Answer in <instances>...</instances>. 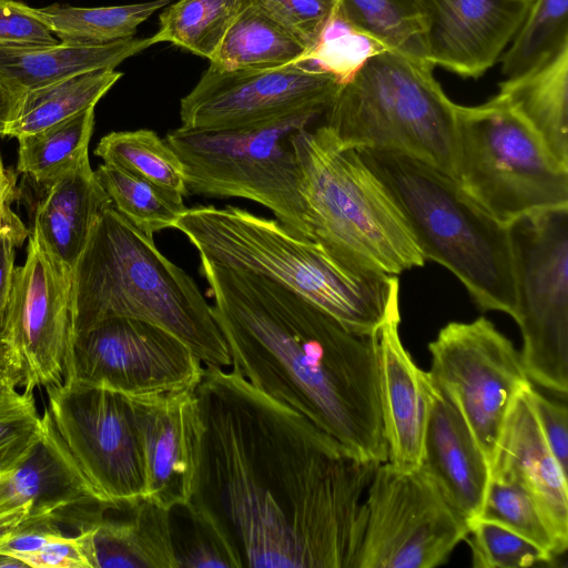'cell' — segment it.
Masks as SVG:
<instances>
[{"instance_id":"cell-1","label":"cell","mask_w":568,"mask_h":568,"mask_svg":"<svg viewBox=\"0 0 568 568\" xmlns=\"http://www.w3.org/2000/svg\"><path fill=\"white\" fill-rule=\"evenodd\" d=\"M197 465L187 505L233 568H356L365 495L379 464L232 369L205 366L194 388Z\"/></svg>"},{"instance_id":"cell-2","label":"cell","mask_w":568,"mask_h":568,"mask_svg":"<svg viewBox=\"0 0 568 568\" xmlns=\"http://www.w3.org/2000/svg\"><path fill=\"white\" fill-rule=\"evenodd\" d=\"M200 258L231 367L354 455L387 462L374 336L271 278Z\"/></svg>"},{"instance_id":"cell-3","label":"cell","mask_w":568,"mask_h":568,"mask_svg":"<svg viewBox=\"0 0 568 568\" xmlns=\"http://www.w3.org/2000/svg\"><path fill=\"white\" fill-rule=\"evenodd\" d=\"M173 229L200 257L271 278L358 335H373L399 297L398 276L242 207H187Z\"/></svg>"},{"instance_id":"cell-4","label":"cell","mask_w":568,"mask_h":568,"mask_svg":"<svg viewBox=\"0 0 568 568\" xmlns=\"http://www.w3.org/2000/svg\"><path fill=\"white\" fill-rule=\"evenodd\" d=\"M73 271L74 333L108 318L139 320L179 337L204 366H232L212 306L195 281L113 205L95 222Z\"/></svg>"},{"instance_id":"cell-5","label":"cell","mask_w":568,"mask_h":568,"mask_svg":"<svg viewBox=\"0 0 568 568\" xmlns=\"http://www.w3.org/2000/svg\"><path fill=\"white\" fill-rule=\"evenodd\" d=\"M403 214L424 258L452 272L481 311L517 318L508 226L479 206L448 173L408 154L355 150Z\"/></svg>"},{"instance_id":"cell-6","label":"cell","mask_w":568,"mask_h":568,"mask_svg":"<svg viewBox=\"0 0 568 568\" xmlns=\"http://www.w3.org/2000/svg\"><path fill=\"white\" fill-rule=\"evenodd\" d=\"M291 141L316 242L389 275L425 264L403 214L354 149L341 148L323 124Z\"/></svg>"},{"instance_id":"cell-7","label":"cell","mask_w":568,"mask_h":568,"mask_svg":"<svg viewBox=\"0 0 568 568\" xmlns=\"http://www.w3.org/2000/svg\"><path fill=\"white\" fill-rule=\"evenodd\" d=\"M428 61L393 50L373 55L323 113L343 149L392 150L454 176L456 103Z\"/></svg>"},{"instance_id":"cell-8","label":"cell","mask_w":568,"mask_h":568,"mask_svg":"<svg viewBox=\"0 0 568 568\" xmlns=\"http://www.w3.org/2000/svg\"><path fill=\"white\" fill-rule=\"evenodd\" d=\"M454 179L506 226L536 211L568 206V168L498 94L480 105L456 104Z\"/></svg>"},{"instance_id":"cell-9","label":"cell","mask_w":568,"mask_h":568,"mask_svg":"<svg viewBox=\"0 0 568 568\" xmlns=\"http://www.w3.org/2000/svg\"><path fill=\"white\" fill-rule=\"evenodd\" d=\"M317 118L303 114L245 130L176 128L164 140L182 163L187 194L253 201L297 236L314 240L291 139Z\"/></svg>"},{"instance_id":"cell-10","label":"cell","mask_w":568,"mask_h":568,"mask_svg":"<svg viewBox=\"0 0 568 568\" xmlns=\"http://www.w3.org/2000/svg\"><path fill=\"white\" fill-rule=\"evenodd\" d=\"M525 369L534 384L568 392V206L536 211L508 225Z\"/></svg>"},{"instance_id":"cell-11","label":"cell","mask_w":568,"mask_h":568,"mask_svg":"<svg viewBox=\"0 0 568 568\" xmlns=\"http://www.w3.org/2000/svg\"><path fill=\"white\" fill-rule=\"evenodd\" d=\"M366 520L356 568H434L445 564L468 535L422 467L385 462L365 495Z\"/></svg>"},{"instance_id":"cell-12","label":"cell","mask_w":568,"mask_h":568,"mask_svg":"<svg viewBox=\"0 0 568 568\" xmlns=\"http://www.w3.org/2000/svg\"><path fill=\"white\" fill-rule=\"evenodd\" d=\"M428 351L433 384L457 405L491 468L514 399L534 386L520 351L484 316L449 322Z\"/></svg>"},{"instance_id":"cell-13","label":"cell","mask_w":568,"mask_h":568,"mask_svg":"<svg viewBox=\"0 0 568 568\" xmlns=\"http://www.w3.org/2000/svg\"><path fill=\"white\" fill-rule=\"evenodd\" d=\"M204 367L184 342L164 328L114 317L73 334L62 382L144 397L194 389Z\"/></svg>"},{"instance_id":"cell-14","label":"cell","mask_w":568,"mask_h":568,"mask_svg":"<svg viewBox=\"0 0 568 568\" xmlns=\"http://www.w3.org/2000/svg\"><path fill=\"white\" fill-rule=\"evenodd\" d=\"M52 422L98 499L124 508L144 495L139 434L130 399L73 382L47 387Z\"/></svg>"},{"instance_id":"cell-15","label":"cell","mask_w":568,"mask_h":568,"mask_svg":"<svg viewBox=\"0 0 568 568\" xmlns=\"http://www.w3.org/2000/svg\"><path fill=\"white\" fill-rule=\"evenodd\" d=\"M342 84L305 63L261 70L207 67L180 101L182 131L256 129L292 116H321Z\"/></svg>"},{"instance_id":"cell-16","label":"cell","mask_w":568,"mask_h":568,"mask_svg":"<svg viewBox=\"0 0 568 568\" xmlns=\"http://www.w3.org/2000/svg\"><path fill=\"white\" fill-rule=\"evenodd\" d=\"M74 317V271L30 229L26 262L13 273L3 337L20 362L22 389L47 388L63 381Z\"/></svg>"},{"instance_id":"cell-17","label":"cell","mask_w":568,"mask_h":568,"mask_svg":"<svg viewBox=\"0 0 568 568\" xmlns=\"http://www.w3.org/2000/svg\"><path fill=\"white\" fill-rule=\"evenodd\" d=\"M128 398L142 453L143 499L164 509L186 505L194 489L200 438L194 389Z\"/></svg>"},{"instance_id":"cell-18","label":"cell","mask_w":568,"mask_h":568,"mask_svg":"<svg viewBox=\"0 0 568 568\" xmlns=\"http://www.w3.org/2000/svg\"><path fill=\"white\" fill-rule=\"evenodd\" d=\"M534 0H418L425 19V58L477 79L511 42Z\"/></svg>"},{"instance_id":"cell-19","label":"cell","mask_w":568,"mask_h":568,"mask_svg":"<svg viewBox=\"0 0 568 568\" xmlns=\"http://www.w3.org/2000/svg\"><path fill=\"white\" fill-rule=\"evenodd\" d=\"M109 508L95 496L47 408L39 440L16 468L0 475V519L28 510L26 520L75 523L79 529Z\"/></svg>"},{"instance_id":"cell-20","label":"cell","mask_w":568,"mask_h":568,"mask_svg":"<svg viewBox=\"0 0 568 568\" xmlns=\"http://www.w3.org/2000/svg\"><path fill=\"white\" fill-rule=\"evenodd\" d=\"M399 297L373 334L379 381L387 463L398 469L420 467L434 394L428 372L413 361L400 335Z\"/></svg>"},{"instance_id":"cell-21","label":"cell","mask_w":568,"mask_h":568,"mask_svg":"<svg viewBox=\"0 0 568 568\" xmlns=\"http://www.w3.org/2000/svg\"><path fill=\"white\" fill-rule=\"evenodd\" d=\"M527 389L516 396L508 410L491 464V477L516 480L530 494L561 556L568 548L567 471L542 436Z\"/></svg>"},{"instance_id":"cell-22","label":"cell","mask_w":568,"mask_h":568,"mask_svg":"<svg viewBox=\"0 0 568 568\" xmlns=\"http://www.w3.org/2000/svg\"><path fill=\"white\" fill-rule=\"evenodd\" d=\"M420 467L470 527L481 514L491 468L457 405L435 385Z\"/></svg>"},{"instance_id":"cell-23","label":"cell","mask_w":568,"mask_h":568,"mask_svg":"<svg viewBox=\"0 0 568 568\" xmlns=\"http://www.w3.org/2000/svg\"><path fill=\"white\" fill-rule=\"evenodd\" d=\"M123 514L104 513L78 530L89 568H178L170 509L141 499Z\"/></svg>"},{"instance_id":"cell-24","label":"cell","mask_w":568,"mask_h":568,"mask_svg":"<svg viewBox=\"0 0 568 568\" xmlns=\"http://www.w3.org/2000/svg\"><path fill=\"white\" fill-rule=\"evenodd\" d=\"M31 230L47 247L74 268L92 229L112 201L95 178L89 158L45 184H36Z\"/></svg>"},{"instance_id":"cell-25","label":"cell","mask_w":568,"mask_h":568,"mask_svg":"<svg viewBox=\"0 0 568 568\" xmlns=\"http://www.w3.org/2000/svg\"><path fill=\"white\" fill-rule=\"evenodd\" d=\"M152 45V36L105 44L60 41L45 45H0V78L20 97L84 72L115 69Z\"/></svg>"},{"instance_id":"cell-26","label":"cell","mask_w":568,"mask_h":568,"mask_svg":"<svg viewBox=\"0 0 568 568\" xmlns=\"http://www.w3.org/2000/svg\"><path fill=\"white\" fill-rule=\"evenodd\" d=\"M497 94L531 128L554 160L568 168V47L538 68L500 82Z\"/></svg>"},{"instance_id":"cell-27","label":"cell","mask_w":568,"mask_h":568,"mask_svg":"<svg viewBox=\"0 0 568 568\" xmlns=\"http://www.w3.org/2000/svg\"><path fill=\"white\" fill-rule=\"evenodd\" d=\"M306 52L288 30L243 0L209 67L222 71L274 69L298 62Z\"/></svg>"},{"instance_id":"cell-28","label":"cell","mask_w":568,"mask_h":568,"mask_svg":"<svg viewBox=\"0 0 568 568\" xmlns=\"http://www.w3.org/2000/svg\"><path fill=\"white\" fill-rule=\"evenodd\" d=\"M170 0L109 6L73 7L53 3L33 8L18 1L19 8L43 23L62 42L105 44L134 37L138 28Z\"/></svg>"},{"instance_id":"cell-29","label":"cell","mask_w":568,"mask_h":568,"mask_svg":"<svg viewBox=\"0 0 568 568\" xmlns=\"http://www.w3.org/2000/svg\"><path fill=\"white\" fill-rule=\"evenodd\" d=\"M122 75L115 69L95 70L22 93L6 135L32 134L95 106Z\"/></svg>"},{"instance_id":"cell-30","label":"cell","mask_w":568,"mask_h":568,"mask_svg":"<svg viewBox=\"0 0 568 568\" xmlns=\"http://www.w3.org/2000/svg\"><path fill=\"white\" fill-rule=\"evenodd\" d=\"M94 106L32 134L18 138V171L45 184L89 158Z\"/></svg>"},{"instance_id":"cell-31","label":"cell","mask_w":568,"mask_h":568,"mask_svg":"<svg viewBox=\"0 0 568 568\" xmlns=\"http://www.w3.org/2000/svg\"><path fill=\"white\" fill-rule=\"evenodd\" d=\"M94 174L113 207L150 237L160 231L173 229L187 209L182 194L112 164L99 165Z\"/></svg>"},{"instance_id":"cell-32","label":"cell","mask_w":568,"mask_h":568,"mask_svg":"<svg viewBox=\"0 0 568 568\" xmlns=\"http://www.w3.org/2000/svg\"><path fill=\"white\" fill-rule=\"evenodd\" d=\"M243 0H178L159 16L154 44L166 42L210 60Z\"/></svg>"},{"instance_id":"cell-33","label":"cell","mask_w":568,"mask_h":568,"mask_svg":"<svg viewBox=\"0 0 568 568\" xmlns=\"http://www.w3.org/2000/svg\"><path fill=\"white\" fill-rule=\"evenodd\" d=\"M94 154L161 187L187 195L181 161L155 131L139 129L110 132L99 141Z\"/></svg>"},{"instance_id":"cell-34","label":"cell","mask_w":568,"mask_h":568,"mask_svg":"<svg viewBox=\"0 0 568 568\" xmlns=\"http://www.w3.org/2000/svg\"><path fill=\"white\" fill-rule=\"evenodd\" d=\"M337 13L385 49L426 60L418 0H339Z\"/></svg>"},{"instance_id":"cell-35","label":"cell","mask_w":568,"mask_h":568,"mask_svg":"<svg viewBox=\"0 0 568 568\" xmlns=\"http://www.w3.org/2000/svg\"><path fill=\"white\" fill-rule=\"evenodd\" d=\"M568 47V0H534L509 48L501 73L523 75Z\"/></svg>"},{"instance_id":"cell-36","label":"cell","mask_w":568,"mask_h":568,"mask_svg":"<svg viewBox=\"0 0 568 568\" xmlns=\"http://www.w3.org/2000/svg\"><path fill=\"white\" fill-rule=\"evenodd\" d=\"M479 518L507 527L548 552L554 559L560 556L537 504L516 480L490 478Z\"/></svg>"},{"instance_id":"cell-37","label":"cell","mask_w":568,"mask_h":568,"mask_svg":"<svg viewBox=\"0 0 568 568\" xmlns=\"http://www.w3.org/2000/svg\"><path fill=\"white\" fill-rule=\"evenodd\" d=\"M383 50L387 49L337 13L298 62L332 74L343 85Z\"/></svg>"},{"instance_id":"cell-38","label":"cell","mask_w":568,"mask_h":568,"mask_svg":"<svg viewBox=\"0 0 568 568\" xmlns=\"http://www.w3.org/2000/svg\"><path fill=\"white\" fill-rule=\"evenodd\" d=\"M467 537L475 568H525L555 560L545 550L493 520L476 519Z\"/></svg>"},{"instance_id":"cell-39","label":"cell","mask_w":568,"mask_h":568,"mask_svg":"<svg viewBox=\"0 0 568 568\" xmlns=\"http://www.w3.org/2000/svg\"><path fill=\"white\" fill-rule=\"evenodd\" d=\"M43 416L37 409L33 390L0 392V475L16 468L39 440Z\"/></svg>"},{"instance_id":"cell-40","label":"cell","mask_w":568,"mask_h":568,"mask_svg":"<svg viewBox=\"0 0 568 568\" xmlns=\"http://www.w3.org/2000/svg\"><path fill=\"white\" fill-rule=\"evenodd\" d=\"M171 510L185 524H179L170 513L178 568H233L216 534L187 504Z\"/></svg>"},{"instance_id":"cell-41","label":"cell","mask_w":568,"mask_h":568,"mask_svg":"<svg viewBox=\"0 0 568 568\" xmlns=\"http://www.w3.org/2000/svg\"><path fill=\"white\" fill-rule=\"evenodd\" d=\"M288 30L310 51L337 14L339 0H248Z\"/></svg>"},{"instance_id":"cell-42","label":"cell","mask_w":568,"mask_h":568,"mask_svg":"<svg viewBox=\"0 0 568 568\" xmlns=\"http://www.w3.org/2000/svg\"><path fill=\"white\" fill-rule=\"evenodd\" d=\"M542 436L559 465L567 471L568 464V412L564 404L551 400L535 389H527Z\"/></svg>"},{"instance_id":"cell-43","label":"cell","mask_w":568,"mask_h":568,"mask_svg":"<svg viewBox=\"0 0 568 568\" xmlns=\"http://www.w3.org/2000/svg\"><path fill=\"white\" fill-rule=\"evenodd\" d=\"M58 42L43 23L19 8L17 0H0V45H45Z\"/></svg>"},{"instance_id":"cell-44","label":"cell","mask_w":568,"mask_h":568,"mask_svg":"<svg viewBox=\"0 0 568 568\" xmlns=\"http://www.w3.org/2000/svg\"><path fill=\"white\" fill-rule=\"evenodd\" d=\"M19 197L17 174L13 170L4 168L0 154V234L8 235L16 247L21 246L30 235V230L12 210V204Z\"/></svg>"},{"instance_id":"cell-45","label":"cell","mask_w":568,"mask_h":568,"mask_svg":"<svg viewBox=\"0 0 568 568\" xmlns=\"http://www.w3.org/2000/svg\"><path fill=\"white\" fill-rule=\"evenodd\" d=\"M16 245L0 234V339L3 341L14 273Z\"/></svg>"},{"instance_id":"cell-46","label":"cell","mask_w":568,"mask_h":568,"mask_svg":"<svg viewBox=\"0 0 568 568\" xmlns=\"http://www.w3.org/2000/svg\"><path fill=\"white\" fill-rule=\"evenodd\" d=\"M23 373L12 348L0 339V392L23 387Z\"/></svg>"},{"instance_id":"cell-47","label":"cell","mask_w":568,"mask_h":568,"mask_svg":"<svg viewBox=\"0 0 568 568\" xmlns=\"http://www.w3.org/2000/svg\"><path fill=\"white\" fill-rule=\"evenodd\" d=\"M19 98L0 78V135H6Z\"/></svg>"},{"instance_id":"cell-48","label":"cell","mask_w":568,"mask_h":568,"mask_svg":"<svg viewBox=\"0 0 568 568\" xmlns=\"http://www.w3.org/2000/svg\"><path fill=\"white\" fill-rule=\"evenodd\" d=\"M19 524L20 523L17 519L12 520V518L0 519V539Z\"/></svg>"},{"instance_id":"cell-49","label":"cell","mask_w":568,"mask_h":568,"mask_svg":"<svg viewBox=\"0 0 568 568\" xmlns=\"http://www.w3.org/2000/svg\"><path fill=\"white\" fill-rule=\"evenodd\" d=\"M0 567H26V565L11 556L0 555Z\"/></svg>"}]
</instances>
